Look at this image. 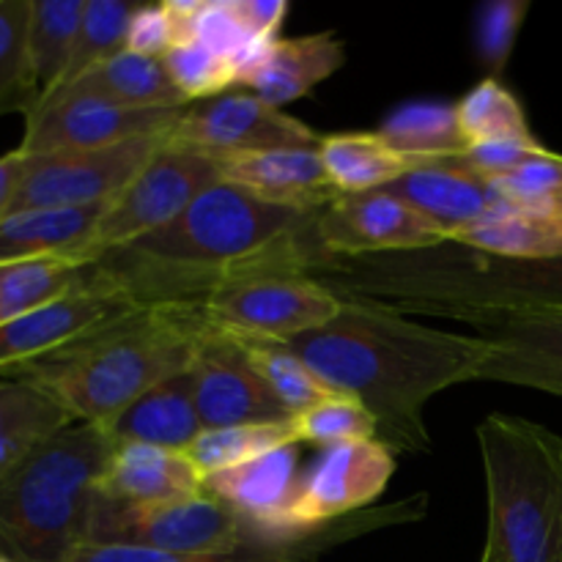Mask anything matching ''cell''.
<instances>
[{
    "mask_svg": "<svg viewBox=\"0 0 562 562\" xmlns=\"http://www.w3.org/2000/svg\"><path fill=\"white\" fill-rule=\"evenodd\" d=\"M316 217L220 181L173 223L91 267L135 305H203L214 291L256 274L311 272L327 256Z\"/></svg>",
    "mask_w": 562,
    "mask_h": 562,
    "instance_id": "1",
    "label": "cell"
},
{
    "mask_svg": "<svg viewBox=\"0 0 562 562\" xmlns=\"http://www.w3.org/2000/svg\"><path fill=\"white\" fill-rule=\"evenodd\" d=\"M291 351L338 395L360 401L393 453H428L426 404L456 384L483 379L492 340L431 329L412 316L344 300L338 316L289 340Z\"/></svg>",
    "mask_w": 562,
    "mask_h": 562,
    "instance_id": "2",
    "label": "cell"
},
{
    "mask_svg": "<svg viewBox=\"0 0 562 562\" xmlns=\"http://www.w3.org/2000/svg\"><path fill=\"white\" fill-rule=\"evenodd\" d=\"M307 274L340 300L453 318L475 329L508 318L562 316V256L499 258L448 241L387 256H324Z\"/></svg>",
    "mask_w": 562,
    "mask_h": 562,
    "instance_id": "3",
    "label": "cell"
},
{
    "mask_svg": "<svg viewBox=\"0 0 562 562\" xmlns=\"http://www.w3.org/2000/svg\"><path fill=\"white\" fill-rule=\"evenodd\" d=\"M209 329L203 305H137L11 376L53 395L75 423L108 428L140 395L184 373Z\"/></svg>",
    "mask_w": 562,
    "mask_h": 562,
    "instance_id": "4",
    "label": "cell"
},
{
    "mask_svg": "<svg viewBox=\"0 0 562 562\" xmlns=\"http://www.w3.org/2000/svg\"><path fill=\"white\" fill-rule=\"evenodd\" d=\"M113 453L108 428L71 423L0 477V554L69 562L88 547Z\"/></svg>",
    "mask_w": 562,
    "mask_h": 562,
    "instance_id": "5",
    "label": "cell"
},
{
    "mask_svg": "<svg viewBox=\"0 0 562 562\" xmlns=\"http://www.w3.org/2000/svg\"><path fill=\"white\" fill-rule=\"evenodd\" d=\"M488 497L481 562H562V437L541 423L488 415L477 426Z\"/></svg>",
    "mask_w": 562,
    "mask_h": 562,
    "instance_id": "6",
    "label": "cell"
},
{
    "mask_svg": "<svg viewBox=\"0 0 562 562\" xmlns=\"http://www.w3.org/2000/svg\"><path fill=\"white\" fill-rule=\"evenodd\" d=\"M97 547H137L168 554H228L263 541L212 494L162 505H124L99 494L91 525Z\"/></svg>",
    "mask_w": 562,
    "mask_h": 562,
    "instance_id": "7",
    "label": "cell"
},
{
    "mask_svg": "<svg viewBox=\"0 0 562 562\" xmlns=\"http://www.w3.org/2000/svg\"><path fill=\"white\" fill-rule=\"evenodd\" d=\"M220 181H223L220 162H214L206 154L165 140L157 157L135 176V181L115 201L108 203L82 252V263L91 267L108 252L165 228L195 198H201L209 187Z\"/></svg>",
    "mask_w": 562,
    "mask_h": 562,
    "instance_id": "8",
    "label": "cell"
},
{
    "mask_svg": "<svg viewBox=\"0 0 562 562\" xmlns=\"http://www.w3.org/2000/svg\"><path fill=\"white\" fill-rule=\"evenodd\" d=\"M344 307L335 291L302 272L256 274L214 291L206 302L209 322L241 338L289 344L333 322Z\"/></svg>",
    "mask_w": 562,
    "mask_h": 562,
    "instance_id": "9",
    "label": "cell"
},
{
    "mask_svg": "<svg viewBox=\"0 0 562 562\" xmlns=\"http://www.w3.org/2000/svg\"><path fill=\"white\" fill-rule=\"evenodd\" d=\"M165 140L168 132L97 151L25 154V173L9 214L104 206L135 181V176L157 157Z\"/></svg>",
    "mask_w": 562,
    "mask_h": 562,
    "instance_id": "10",
    "label": "cell"
},
{
    "mask_svg": "<svg viewBox=\"0 0 562 562\" xmlns=\"http://www.w3.org/2000/svg\"><path fill=\"white\" fill-rule=\"evenodd\" d=\"M176 146L206 154L214 162L278 151V148H318L322 135L294 115L272 108L256 93H223L181 110L168 130Z\"/></svg>",
    "mask_w": 562,
    "mask_h": 562,
    "instance_id": "11",
    "label": "cell"
},
{
    "mask_svg": "<svg viewBox=\"0 0 562 562\" xmlns=\"http://www.w3.org/2000/svg\"><path fill=\"white\" fill-rule=\"evenodd\" d=\"M187 110V108H184ZM181 110H126L58 88L25 115L22 154L97 151L148 135H165Z\"/></svg>",
    "mask_w": 562,
    "mask_h": 562,
    "instance_id": "12",
    "label": "cell"
},
{
    "mask_svg": "<svg viewBox=\"0 0 562 562\" xmlns=\"http://www.w3.org/2000/svg\"><path fill=\"white\" fill-rule=\"evenodd\" d=\"M190 376L203 428L291 420V412L256 371L245 344L214 324L192 355Z\"/></svg>",
    "mask_w": 562,
    "mask_h": 562,
    "instance_id": "13",
    "label": "cell"
},
{
    "mask_svg": "<svg viewBox=\"0 0 562 562\" xmlns=\"http://www.w3.org/2000/svg\"><path fill=\"white\" fill-rule=\"evenodd\" d=\"M393 472L395 453L379 439L324 448L302 475L291 525L300 536H313L333 521L368 510L387 488Z\"/></svg>",
    "mask_w": 562,
    "mask_h": 562,
    "instance_id": "14",
    "label": "cell"
},
{
    "mask_svg": "<svg viewBox=\"0 0 562 562\" xmlns=\"http://www.w3.org/2000/svg\"><path fill=\"white\" fill-rule=\"evenodd\" d=\"M130 307L137 305L88 267L86 278L69 294L0 327V376H11L20 368L66 349Z\"/></svg>",
    "mask_w": 562,
    "mask_h": 562,
    "instance_id": "15",
    "label": "cell"
},
{
    "mask_svg": "<svg viewBox=\"0 0 562 562\" xmlns=\"http://www.w3.org/2000/svg\"><path fill=\"white\" fill-rule=\"evenodd\" d=\"M316 239L327 256L368 258L448 245L437 228L387 192L340 195L316 217Z\"/></svg>",
    "mask_w": 562,
    "mask_h": 562,
    "instance_id": "16",
    "label": "cell"
},
{
    "mask_svg": "<svg viewBox=\"0 0 562 562\" xmlns=\"http://www.w3.org/2000/svg\"><path fill=\"white\" fill-rule=\"evenodd\" d=\"M426 510L428 497L426 494H417V497L401 499V503L373 505V508L360 510V514L346 516V519L333 521L324 530H318L316 536L294 543H252V547L228 554H168L154 552V549L97 547V543H88L69 562H311L318 554L327 552V549L351 541V538L366 536V532L423 519Z\"/></svg>",
    "mask_w": 562,
    "mask_h": 562,
    "instance_id": "17",
    "label": "cell"
},
{
    "mask_svg": "<svg viewBox=\"0 0 562 562\" xmlns=\"http://www.w3.org/2000/svg\"><path fill=\"white\" fill-rule=\"evenodd\" d=\"M300 483L302 475L296 472V450L283 448L250 461V464L209 475L203 481V492L239 514L263 541L294 543L311 538L300 536L291 525Z\"/></svg>",
    "mask_w": 562,
    "mask_h": 562,
    "instance_id": "18",
    "label": "cell"
},
{
    "mask_svg": "<svg viewBox=\"0 0 562 562\" xmlns=\"http://www.w3.org/2000/svg\"><path fill=\"white\" fill-rule=\"evenodd\" d=\"M379 192L398 198L448 241H456L467 228L492 217L499 206L492 184L459 165L456 157L412 170Z\"/></svg>",
    "mask_w": 562,
    "mask_h": 562,
    "instance_id": "19",
    "label": "cell"
},
{
    "mask_svg": "<svg viewBox=\"0 0 562 562\" xmlns=\"http://www.w3.org/2000/svg\"><path fill=\"white\" fill-rule=\"evenodd\" d=\"M223 181L274 206L318 214L338 201L340 192L324 170L318 148H278L220 162Z\"/></svg>",
    "mask_w": 562,
    "mask_h": 562,
    "instance_id": "20",
    "label": "cell"
},
{
    "mask_svg": "<svg viewBox=\"0 0 562 562\" xmlns=\"http://www.w3.org/2000/svg\"><path fill=\"white\" fill-rule=\"evenodd\" d=\"M477 335L492 340V362L483 379L562 398V316L508 318L477 329Z\"/></svg>",
    "mask_w": 562,
    "mask_h": 562,
    "instance_id": "21",
    "label": "cell"
},
{
    "mask_svg": "<svg viewBox=\"0 0 562 562\" xmlns=\"http://www.w3.org/2000/svg\"><path fill=\"white\" fill-rule=\"evenodd\" d=\"M99 492L113 503L162 505L203 494V477L187 450L115 442Z\"/></svg>",
    "mask_w": 562,
    "mask_h": 562,
    "instance_id": "22",
    "label": "cell"
},
{
    "mask_svg": "<svg viewBox=\"0 0 562 562\" xmlns=\"http://www.w3.org/2000/svg\"><path fill=\"white\" fill-rule=\"evenodd\" d=\"M346 47L335 33H313L302 38H278L269 44L256 69L241 82L272 108L302 99L318 82L333 77L344 66Z\"/></svg>",
    "mask_w": 562,
    "mask_h": 562,
    "instance_id": "23",
    "label": "cell"
},
{
    "mask_svg": "<svg viewBox=\"0 0 562 562\" xmlns=\"http://www.w3.org/2000/svg\"><path fill=\"white\" fill-rule=\"evenodd\" d=\"M110 437L119 445L137 442L154 448L187 450L203 431L198 415L195 390H192L190 368L179 376H170L148 390L146 395L126 406L108 426Z\"/></svg>",
    "mask_w": 562,
    "mask_h": 562,
    "instance_id": "24",
    "label": "cell"
},
{
    "mask_svg": "<svg viewBox=\"0 0 562 562\" xmlns=\"http://www.w3.org/2000/svg\"><path fill=\"white\" fill-rule=\"evenodd\" d=\"M104 206L36 209L0 220V263L75 258L82 263L88 241L102 220ZM86 267V263H82Z\"/></svg>",
    "mask_w": 562,
    "mask_h": 562,
    "instance_id": "25",
    "label": "cell"
},
{
    "mask_svg": "<svg viewBox=\"0 0 562 562\" xmlns=\"http://www.w3.org/2000/svg\"><path fill=\"white\" fill-rule=\"evenodd\" d=\"M66 91L82 93V97L102 99L126 110H184L190 99L173 86L165 71L162 60L143 58V55L119 53L115 58L104 60L102 66L82 75L80 80L64 86Z\"/></svg>",
    "mask_w": 562,
    "mask_h": 562,
    "instance_id": "26",
    "label": "cell"
},
{
    "mask_svg": "<svg viewBox=\"0 0 562 562\" xmlns=\"http://www.w3.org/2000/svg\"><path fill=\"white\" fill-rule=\"evenodd\" d=\"M71 423L69 412L42 387L0 376V477Z\"/></svg>",
    "mask_w": 562,
    "mask_h": 562,
    "instance_id": "27",
    "label": "cell"
},
{
    "mask_svg": "<svg viewBox=\"0 0 562 562\" xmlns=\"http://www.w3.org/2000/svg\"><path fill=\"white\" fill-rule=\"evenodd\" d=\"M324 170L340 195L384 190L393 181L404 179L417 168H426L417 159L404 157L379 137V132H349L327 135L318 146Z\"/></svg>",
    "mask_w": 562,
    "mask_h": 562,
    "instance_id": "28",
    "label": "cell"
},
{
    "mask_svg": "<svg viewBox=\"0 0 562 562\" xmlns=\"http://www.w3.org/2000/svg\"><path fill=\"white\" fill-rule=\"evenodd\" d=\"M379 137L404 157L423 165L442 162L470 151L456 119V104L420 99V102L401 104L379 126Z\"/></svg>",
    "mask_w": 562,
    "mask_h": 562,
    "instance_id": "29",
    "label": "cell"
},
{
    "mask_svg": "<svg viewBox=\"0 0 562 562\" xmlns=\"http://www.w3.org/2000/svg\"><path fill=\"white\" fill-rule=\"evenodd\" d=\"M450 245L499 258H558L562 256V220L499 201L492 217L467 228Z\"/></svg>",
    "mask_w": 562,
    "mask_h": 562,
    "instance_id": "30",
    "label": "cell"
},
{
    "mask_svg": "<svg viewBox=\"0 0 562 562\" xmlns=\"http://www.w3.org/2000/svg\"><path fill=\"white\" fill-rule=\"evenodd\" d=\"M82 14L86 0H31L27 44L42 99L58 91L69 71Z\"/></svg>",
    "mask_w": 562,
    "mask_h": 562,
    "instance_id": "31",
    "label": "cell"
},
{
    "mask_svg": "<svg viewBox=\"0 0 562 562\" xmlns=\"http://www.w3.org/2000/svg\"><path fill=\"white\" fill-rule=\"evenodd\" d=\"M294 417L283 423H258V426H228V428H203L201 437L187 448L195 470L206 481L209 475L234 470V467L250 464L283 448H296Z\"/></svg>",
    "mask_w": 562,
    "mask_h": 562,
    "instance_id": "32",
    "label": "cell"
},
{
    "mask_svg": "<svg viewBox=\"0 0 562 562\" xmlns=\"http://www.w3.org/2000/svg\"><path fill=\"white\" fill-rule=\"evenodd\" d=\"M86 269L75 258L0 263V327L69 294L86 278Z\"/></svg>",
    "mask_w": 562,
    "mask_h": 562,
    "instance_id": "33",
    "label": "cell"
},
{
    "mask_svg": "<svg viewBox=\"0 0 562 562\" xmlns=\"http://www.w3.org/2000/svg\"><path fill=\"white\" fill-rule=\"evenodd\" d=\"M456 119L470 146L538 140L527 124L521 102L497 77H486L470 93H464L456 104Z\"/></svg>",
    "mask_w": 562,
    "mask_h": 562,
    "instance_id": "34",
    "label": "cell"
},
{
    "mask_svg": "<svg viewBox=\"0 0 562 562\" xmlns=\"http://www.w3.org/2000/svg\"><path fill=\"white\" fill-rule=\"evenodd\" d=\"M31 0H0V115L31 113L42 99L27 44Z\"/></svg>",
    "mask_w": 562,
    "mask_h": 562,
    "instance_id": "35",
    "label": "cell"
},
{
    "mask_svg": "<svg viewBox=\"0 0 562 562\" xmlns=\"http://www.w3.org/2000/svg\"><path fill=\"white\" fill-rule=\"evenodd\" d=\"M236 338L245 344L247 355H250L252 366L261 373L263 382L272 387L280 404L291 412V417L302 415V412L313 409V406L324 404V401L335 398V390H329L294 351L285 344H269V340L256 338Z\"/></svg>",
    "mask_w": 562,
    "mask_h": 562,
    "instance_id": "36",
    "label": "cell"
},
{
    "mask_svg": "<svg viewBox=\"0 0 562 562\" xmlns=\"http://www.w3.org/2000/svg\"><path fill=\"white\" fill-rule=\"evenodd\" d=\"M135 9V3H124V0H86L80 36H77L75 55H71L69 71H66L60 88L80 80L82 75L102 66L104 60L124 53L126 31H130Z\"/></svg>",
    "mask_w": 562,
    "mask_h": 562,
    "instance_id": "37",
    "label": "cell"
},
{
    "mask_svg": "<svg viewBox=\"0 0 562 562\" xmlns=\"http://www.w3.org/2000/svg\"><path fill=\"white\" fill-rule=\"evenodd\" d=\"M499 201L562 220V154L543 148L510 173L488 181Z\"/></svg>",
    "mask_w": 562,
    "mask_h": 562,
    "instance_id": "38",
    "label": "cell"
},
{
    "mask_svg": "<svg viewBox=\"0 0 562 562\" xmlns=\"http://www.w3.org/2000/svg\"><path fill=\"white\" fill-rule=\"evenodd\" d=\"M162 66L170 80H173V86L190 102L223 97L228 88L239 86L236 66L228 58L214 53V49H209L206 44L195 42V38L173 44V49L162 58Z\"/></svg>",
    "mask_w": 562,
    "mask_h": 562,
    "instance_id": "39",
    "label": "cell"
},
{
    "mask_svg": "<svg viewBox=\"0 0 562 562\" xmlns=\"http://www.w3.org/2000/svg\"><path fill=\"white\" fill-rule=\"evenodd\" d=\"M294 426L300 442H313L322 448L366 442V439L379 437L376 417L349 395H335V398L302 412L294 417Z\"/></svg>",
    "mask_w": 562,
    "mask_h": 562,
    "instance_id": "40",
    "label": "cell"
},
{
    "mask_svg": "<svg viewBox=\"0 0 562 562\" xmlns=\"http://www.w3.org/2000/svg\"><path fill=\"white\" fill-rule=\"evenodd\" d=\"M527 11H530V0H494L477 11L475 49L477 58L492 69V77L508 66Z\"/></svg>",
    "mask_w": 562,
    "mask_h": 562,
    "instance_id": "41",
    "label": "cell"
},
{
    "mask_svg": "<svg viewBox=\"0 0 562 562\" xmlns=\"http://www.w3.org/2000/svg\"><path fill=\"white\" fill-rule=\"evenodd\" d=\"M176 42H179V33H176L173 20L162 3L137 5L130 20V31H126V49L130 53L162 60Z\"/></svg>",
    "mask_w": 562,
    "mask_h": 562,
    "instance_id": "42",
    "label": "cell"
},
{
    "mask_svg": "<svg viewBox=\"0 0 562 562\" xmlns=\"http://www.w3.org/2000/svg\"><path fill=\"white\" fill-rule=\"evenodd\" d=\"M241 25L252 33V38L263 44L278 42V33L283 27L289 3L285 0H231Z\"/></svg>",
    "mask_w": 562,
    "mask_h": 562,
    "instance_id": "43",
    "label": "cell"
},
{
    "mask_svg": "<svg viewBox=\"0 0 562 562\" xmlns=\"http://www.w3.org/2000/svg\"><path fill=\"white\" fill-rule=\"evenodd\" d=\"M22 173H25V154L20 148L0 157V220L9 217L11 203H14L16 190H20Z\"/></svg>",
    "mask_w": 562,
    "mask_h": 562,
    "instance_id": "44",
    "label": "cell"
},
{
    "mask_svg": "<svg viewBox=\"0 0 562 562\" xmlns=\"http://www.w3.org/2000/svg\"><path fill=\"white\" fill-rule=\"evenodd\" d=\"M0 562H16V560H11V558H5V554H0Z\"/></svg>",
    "mask_w": 562,
    "mask_h": 562,
    "instance_id": "45",
    "label": "cell"
}]
</instances>
